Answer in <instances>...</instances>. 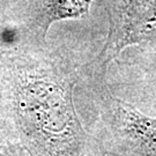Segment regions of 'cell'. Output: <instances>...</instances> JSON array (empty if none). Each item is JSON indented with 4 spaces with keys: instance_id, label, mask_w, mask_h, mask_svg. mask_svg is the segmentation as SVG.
<instances>
[{
    "instance_id": "cell-1",
    "label": "cell",
    "mask_w": 156,
    "mask_h": 156,
    "mask_svg": "<svg viewBox=\"0 0 156 156\" xmlns=\"http://www.w3.org/2000/svg\"><path fill=\"white\" fill-rule=\"evenodd\" d=\"M111 26L102 56L110 60L129 45L156 42V0H112Z\"/></svg>"
},
{
    "instance_id": "cell-2",
    "label": "cell",
    "mask_w": 156,
    "mask_h": 156,
    "mask_svg": "<svg viewBox=\"0 0 156 156\" xmlns=\"http://www.w3.org/2000/svg\"><path fill=\"white\" fill-rule=\"evenodd\" d=\"M93 0H41L39 1V28H48L56 21L67 19H83L89 11Z\"/></svg>"
},
{
    "instance_id": "cell-3",
    "label": "cell",
    "mask_w": 156,
    "mask_h": 156,
    "mask_svg": "<svg viewBox=\"0 0 156 156\" xmlns=\"http://www.w3.org/2000/svg\"><path fill=\"white\" fill-rule=\"evenodd\" d=\"M126 128L149 147L156 148V119L144 116L133 108L124 109Z\"/></svg>"
}]
</instances>
